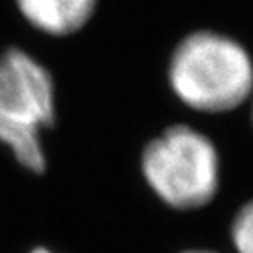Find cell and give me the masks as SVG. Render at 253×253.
<instances>
[{
	"label": "cell",
	"instance_id": "obj_4",
	"mask_svg": "<svg viewBox=\"0 0 253 253\" xmlns=\"http://www.w3.org/2000/svg\"><path fill=\"white\" fill-rule=\"evenodd\" d=\"M28 25L53 37L83 30L97 12L99 0H16Z\"/></svg>",
	"mask_w": 253,
	"mask_h": 253
},
{
	"label": "cell",
	"instance_id": "obj_2",
	"mask_svg": "<svg viewBox=\"0 0 253 253\" xmlns=\"http://www.w3.org/2000/svg\"><path fill=\"white\" fill-rule=\"evenodd\" d=\"M220 151L213 139L185 123L166 126L146 142L141 174L148 188L167 208L197 211L220 188Z\"/></svg>",
	"mask_w": 253,
	"mask_h": 253
},
{
	"label": "cell",
	"instance_id": "obj_5",
	"mask_svg": "<svg viewBox=\"0 0 253 253\" xmlns=\"http://www.w3.org/2000/svg\"><path fill=\"white\" fill-rule=\"evenodd\" d=\"M230 243L236 253H253V199L239 208L230 221Z\"/></svg>",
	"mask_w": 253,
	"mask_h": 253
},
{
	"label": "cell",
	"instance_id": "obj_7",
	"mask_svg": "<svg viewBox=\"0 0 253 253\" xmlns=\"http://www.w3.org/2000/svg\"><path fill=\"white\" fill-rule=\"evenodd\" d=\"M30 253H53L51 250H47V248H42V246H41V248H36V250H32Z\"/></svg>",
	"mask_w": 253,
	"mask_h": 253
},
{
	"label": "cell",
	"instance_id": "obj_8",
	"mask_svg": "<svg viewBox=\"0 0 253 253\" xmlns=\"http://www.w3.org/2000/svg\"><path fill=\"white\" fill-rule=\"evenodd\" d=\"M252 125H253V97H252Z\"/></svg>",
	"mask_w": 253,
	"mask_h": 253
},
{
	"label": "cell",
	"instance_id": "obj_3",
	"mask_svg": "<svg viewBox=\"0 0 253 253\" xmlns=\"http://www.w3.org/2000/svg\"><path fill=\"white\" fill-rule=\"evenodd\" d=\"M51 72L30 53L9 47L0 55V142L30 172L46 170L42 132L55 123Z\"/></svg>",
	"mask_w": 253,
	"mask_h": 253
},
{
	"label": "cell",
	"instance_id": "obj_6",
	"mask_svg": "<svg viewBox=\"0 0 253 253\" xmlns=\"http://www.w3.org/2000/svg\"><path fill=\"white\" fill-rule=\"evenodd\" d=\"M179 253H218V252H213V250H201V248H194V250H185V252H179Z\"/></svg>",
	"mask_w": 253,
	"mask_h": 253
},
{
	"label": "cell",
	"instance_id": "obj_1",
	"mask_svg": "<svg viewBox=\"0 0 253 253\" xmlns=\"http://www.w3.org/2000/svg\"><path fill=\"white\" fill-rule=\"evenodd\" d=\"M167 83L188 109L204 115L230 113L253 97V56L225 32L199 28L172 47Z\"/></svg>",
	"mask_w": 253,
	"mask_h": 253
}]
</instances>
